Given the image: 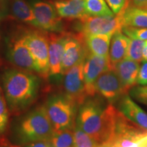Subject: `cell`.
Listing matches in <instances>:
<instances>
[{"label": "cell", "instance_id": "obj_6", "mask_svg": "<svg viewBox=\"0 0 147 147\" xmlns=\"http://www.w3.org/2000/svg\"><path fill=\"white\" fill-rule=\"evenodd\" d=\"M25 44L28 47L42 78L49 76V39L48 32L41 29L24 30Z\"/></svg>", "mask_w": 147, "mask_h": 147}, {"label": "cell", "instance_id": "obj_22", "mask_svg": "<svg viewBox=\"0 0 147 147\" xmlns=\"http://www.w3.org/2000/svg\"><path fill=\"white\" fill-rule=\"evenodd\" d=\"M86 12L90 16H114L105 0H84Z\"/></svg>", "mask_w": 147, "mask_h": 147}, {"label": "cell", "instance_id": "obj_31", "mask_svg": "<svg viewBox=\"0 0 147 147\" xmlns=\"http://www.w3.org/2000/svg\"><path fill=\"white\" fill-rule=\"evenodd\" d=\"M23 147H52L49 141H38L25 144Z\"/></svg>", "mask_w": 147, "mask_h": 147}, {"label": "cell", "instance_id": "obj_23", "mask_svg": "<svg viewBox=\"0 0 147 147\" xmlns=\"http://www.w3.org/2000/svg\"><path fill=\"white\" fill-rule=\"evenodd\" d=\"M74 147H97L99 144L96 140L82 131L76 125L74 127Z\"/></svg>", "mask_w": 147, "mask_h": 147}, {"label": "cell", "instance_id": "obj_2", "mask_svg": "<svg viewBox=\"0 0 147 147\" xmlns=\"http://www.w3.org/2000/svg\"><path fill=\"white\" fill-rule=\"evenodd\" d=\"M117 111L112 105L104 108L96 100H85L80 105L76 125L100 144L113 135Z\"/></svg>", "mask_w": 147, "mask_h": 147}, {"label": "cell", "instance_id": "obj_3", "mask_svg": "<svg viewBox=\"0 0 147 147\" xmlns=\"http://www.w3.org/2000/svg\"><path fill=\"white\" fill-rule=\"evenodd\" d=\"M54 129L45 105L36 107L18 119L12 127V135L18 144L49 141Z\"/></svg>", "mask_w": 147, "mask_h": 147}, {"label": "cell", "instance_id": "obj_26", "mask_svg": "<svg viewBox=\"0 0 147 147\" xmlns=\"http://www.w3.org/2000/svg\"><path fill=\"white\" fill-rule=\"evenodd\" d=\"M122 31L126 36L130 38H136L142 40H147V28H134L124 27Z\"/></svg>", "mask_w": 147, "mask_h": 147}, {"label": "cell", "instance_id": "obj_32", "mask_svg": "<svg viewBox=\"0 0 147 147\" xmlns=\"http://www.w3.org/2000/svg\"><path fill=\"white\" fill-rule=\"evenodd\" d=\"M134 7L147 10V0H131Z\"/></svg>", "mask_w": 147, "mask_h": 147}, {"label": "cell", "instance_id": "obj_24", "mask_svg": "<svg viewBox=\"0 0 147 147\" xmlns=\"http://www.w3.org/2000/svg\"><path fill=\"white\" fill-rule=\"evenodd\" d=\"M145 40L130 38L126 57L140 63L142 61V51Z\"/></svg>", "mask_w": 147, "mask_h": 147}, {"label": "cell", "instance_id": "obj_21", "mask_svg": "<svg viewBox=\"0 0 147 147\" xmlns=\"http://www.w3.org/2000/svg\"><path fill=\"white\" fill-rule=\"evenodd\" d=\"M49 141L52 147H72L74 144V129L54 131Z\"/></svg>", "mask_w": 147, "mask_h": 147}, {"label": "cell", "instance_id": "obj_7", "mask_svg": "<svg viewBox=\"0 0 147 147\" xmlns=\"http://www.w3.org/2000/svg\"><path fill=\"white\" fill-rule=\"evenodd\" d=\"M29 4L36 18L37 28L50 33L63 32L61 18L54 5L40 0H32Z\"/></svg>", "mask_w": 147, "mask_h": 147}, {"label": "cell", "instance_id": "obj_25", "mask_svg": "<svg viewBox=\"0 0 147 147\" xmlns=\"http://www.w3.org/2000/svg\"><path fill=\"white\" fill-rule=\"evenodd\" d=\"M9 122V109L0 86V136L6 131Z\"/></svg>", "mask_w": 147, "mask_h": 147}, {"label": "cell", "instance_id": "obj_5", "mask_svg": "<svg viewBox=\"0 0 147 147\" xmlns=\"http://www.w3.org/2000/svg\"><path fill=\"white\" fill-rule=\"evenodd\" d=\"M5 58L14 67L38 74V68L25 44L24 31L14 33L5 38Z\"/></svg>", "mask_w": 147, "mask_h": 147}, {"label": "cell", "instance_id": "obj_8", "mask_svg": "<svg viewBox=\"0 0 147 147\" xmlns=\"http://www.w3.org/2000/svg\"><path fill=\"white\" fill-rule=\"evenodd\" d=\"M82 36L107 34L113 36L122 31L123 24L119 16H90L80 19Z\"/></svg>", "mask_w": 147, "mask_h": 147}, {"label": "cell", "instance_id": "obj_4", "mask_svg": "<svg viewBox=\"0 0 147 147\" xmlns=\"http://www.w3.org/2000/svg\"><path fill=\"white\" fill-rule=\"evenodd\" d=\"M76 106L65 94L49 97L45 107L54 131L74 129L76 125Z\"/></svg>", "mask_w": 147, "mask_h": 147}, {"label": "cell", "instance_id": "obj_37", "mask_svg": "<svg viewBox=\"0 0 147 147\" xmlns=\"http://www.w3.org/2000/svg\"><path fill=\"white\" fill-rule=\"evenodd\" d=\"M72 147H74V146H72Z\"/></svg>", "mask_w": 147, "mask_h": 147}, {"label": "cell", "instance_id": "obj_9", "mask_svg": "<svg viewBox=\"0 0 147 147\" xmlns=\"http://www.w3.org/2000/svg\"><path fill=\"white\" fill-rule=\"evenodd\" d=\"M113 69L109 57L98 56L89 53L84 61L83 74L84 88L87 97H93L96 93L95 82L104 71Z\"/></svg>", "mask_w": 147, "mask_h": 147}, {"label": "cell", "instance_id": "obj_17", "mask_svg": "<svg viewBox=\"0 0 147 147\" xmlns=\"http://www.w3.org/2000/svg\"><path fill=\"white\" fill-rule=\"evenodd\" d=\"M53 5L61 18L80 20L88 15L84 0H57Z\"/></svg>", "mask_w": 147, "mask_h": 147}, {"label": "cell", "instance_id": "obj_13", "mask_svg": "<svg viewBox=\"0 0 147 147\" xmlns=\"http://www.w3.org/2000/svg\"><path fill=\"white\" fill-rule=\"evenodd\" d=\"M66 33L48 32L49 76L61 74V63Z\"/></svg>", "mask_w": 147, "mask_h": 147}, {"label": "cell", "instance_id": "obj_16", "mask_svg": "<svg viewBox=\"0 0 147 147\" xmlns=\"http://www.w3.org/2000/svg\"><path fill=\"white\" fill-rule=\"evenodd\" d=\"M140 67L138 62L127 58L116 64L114 69L118 74L123 85L127 91L137 83Z\"/></svg>", "mask_w": 147, "mask_h": 147}, {"label": "cell", "instance_id": "obj_10", "mask_svg": "<svg viewBox=\"0 0 147 147\" xmlns=\"http://www.w3.org/2000/svg\"><path fill=\"white\" fill-rule=\"evenodd\" d=\"M84 60L74 65L63 74L65 95L79 106L86 100L87 97L84 88Z\"/></svg>", "mask_w": 147, "mask_h": 147}, {"label": "cell", "instance_id": "obj_29", "mask_svg": "<svg viewBox=\"0 0 147 147\" xmlns=\"http://www.w3.org/2000/svg\"><path fill=\"white\" fill-rule=\"evenodd\" d=\"M114 14H117L123 8L127 0H106Z\"/></svg>", "mask_w": 147, "mask_h": 147}, {"label": "cell", "instance_id": "obj_35", "mask_svg": "<svg viewBox=\"0 0 147 147\" xmlns=\"http://www.w3.org/2000/svg\"><path fill=\"white\" fill-rule=\"evenodd\" d=\"M0 147H18V146H16V145H11L3 142H0Z\"/></svg>", "mask_w": 147, "mask_h": 147}, {"label": "cell", "instance_id": "obj_33", "mask_svg": "<svg viewBox=\"0 0 147 147\" xmlns=\"http://www.w3.org/2000/svg\"><path fill=\"white\" fill-rule=\"evenodd\" d=\"M97 147H113V145H112L111 141L110 140H108L105 141V142L99 144Z\"/></svg>", "mask_w": 147, "mask_h": 147}, {"label": "cell", "instance_id": "obj_27", "mask_svg": "<svg viewBox=\"0 0 147 147\" xmlns=\"http://www.w3.org/2000/svg\"><path fill=\"white\" fill-rule=\"evenodd\" d=\"M130 94L134 98L147 105V85H141L132 88Z\"/></svg>", "mask_w": 147, "mask_h": 147}, {"label": "cell", "instance_id": "obj_15", "mask_svg": "<svg viewBox=\"0 0 147 147\" xmlns=\"http://www.w3.org/2000/svg\"><path fill=\"white\" fill-rule=\"evenodd\" d=\"M119 110L129 120L147 130V114L128 95H125L121 98Z\"/></svg>", "mask_w": 147, "mask_h": 147}, {"label": "cell", "instance_id": "obj_14", "mask_svg": "<svg viewBox=\"0 0 147 147\" xmlns=\"http://www.w3.org/2000/svg\"><path fill=\"white\" fill-rule=\"evenodd\" d=\"M129 0H127L123 8L119 12L123 24V27L147 28V10L144 9L129 7Z\"/></svg>", "mask_w": 147, "mask_h": 147}, {"label": "cell", "instance_id": "obj_28", "mask_svg": "<svg viewBox=\"0 0 147 147\" xmlns=\"http://www.w3.org/2000/svg\"><path fill=\"white\" fill-rule=\"evenodd\" d=\"M137 84L140 85H147V60H143L142 65L140 67Z\"/></svg>", "mask_w": 147, "mask_h": 147}, {"label": "cell", "instance_id": "obj_20", "mask_svg": "<svg viewBox=\"0 0 147 147\" xmlns=\"http://www.w3.org/2000/svg\"><path fill=\"white\" fill-rule=\"evenodd\" d=\"M9 8L16 18L37 28V23L32 6L25 0H12Z\"/></svg>", "mask_w": 147, "mask_h": 147}, {"label": "cell", "instance_id": "obj_19", "mask_svg": "<svg viewBox=\"0 0 147 147\" xmlns=\"http://www.w3.org/2000/svg\"><path fill=\"white\" fill-rule=\"evenodd\" d=\"M112 35L99 34L84 36L86 46L90 53L109 57V49Z\"/></svg>", "mask_w": 147, "mask_h": 147}, {"label": "cell", "instance_id": "obj_1", "mask_svg": "<svg viewBox=\"0 0 147 147\" xmlns=\"http://www.w3.org/2000/svg\"><path fill=\"white\" fill-rule=\"evenodd\" d=\"M0 81L9 112L14 115L23 113L36 102L42 84L38 74L16 67L3 69Z\"/></svg>", "mask_w": 147, "mask_h": 147}, {"label": "cell", "instance_id": "obj_36", "mask_svg": "<svg viewBox=\"0 0 147 147\" xmlns=\"http://www.w3.org/2000/svg\"><path fill=\"white\" fill-rule=\"evenodd\" d=\"M1 46H2V38H1V34L0 32V63H1Z\"/></svg>", "mask_w": 147, "mask_h": 147}, {"label": "cell", "instance_id": "obj_34", "mask_svg": "<svg viewBox=\"0 0 147 147\" xmlns=\"http://www.w3.org/2000/svg\"><path fill=\"white\" fill-rule=\"evenodd\" d=\"M147 60V40L145 41L144 48L142 51V61Z\"/></svg>", "mask_w": 147, "mask_h": 147}, {"label": "cell", "instance_id": "obj_30", "mask_svg": "<svg viewBox=\"0 0 147 147\" xmlns=\"http://www.w3.org/2000/svg\"><path fill=\"white\" fill-rule=\"evenodd\" d=\"M8 0H0V20L8 15L9 11Z\"/></svg>", "mask_w": 147, "mask_h": 147}, {"label": "cell", "instance_id": "obj_12", "mask_svg": "<svg viewBox=\"0 0 147 147\" xmlns=\"http://www.w3.org/2000/svg\"><path fill=\"white\" fill-rule=\"evenodd\" d=\"M95 90L110 102L119 100L127 92L115 69H108L99 76L95 82Z\"/></svg>", "mask_w": 147, "mask_h": 147}, {"label": "cell", "instance_id": "obj_18", "mask_svg": "<svg viewBox=\"0 0 147 147\" xmlns=\"http://www.w3.org/2000/svg\"><path fill=\"white\" fill-rule=\"evenodd\" d=\"M130 38L120 32H116L112 36L109 49V60L112 69L116 64L126 57Z\"/></svg>", "mask_w": 147, "mask_h": 147}, {"label": "cell", "instance_id": "obj_11", "mask_svg": "<svg viewBox=\"0 0 147 147\" xmlns=\"http://www.w3.org/2000/svg\"><path fill=\"white\" fill-rule=\"evenodd\" d=\"M85 45L82 34H66L62 57L61 74H64L74 65L85 59L87 55Z\"/></svg>", "mask_w": 147, "mask_h": 147}]
</instances>
